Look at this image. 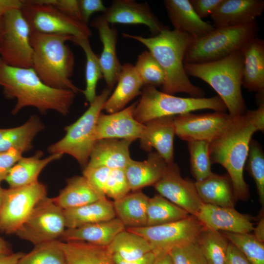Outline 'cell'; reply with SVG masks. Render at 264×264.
Returning a JSON list of instances; mask_svg holds the SVG:
<instances>
[{"label":"cell","instance_id":"cell-53","mask_svg":"<svg viewBox=\"0 0 264 264\" xmlns=\"http://www.w3.org/2000/svg\"><path fill=\"white\" fill-rule=\"evenodd\" d=\"M24 254L22 252L10 254L0 253V264H17Z\"/></svg>","mask_w":264,"mask_h":264},{"label":"cell","instance_id":"cell-10","mask_svg":"<svg viewBox=\"0 0 264 264\" xmlns=\"http://www.w3.org/2000/svg\"><path fill=\"white\" fill-rule=\"evenodd\" d=\"M22 13L31 32L68 35L88 38L91 31L88 24L73 18L51 5L40 0H22Z\"/></svg>","mask_w":264,"mask_h":264},{"label":"cell","instance_id":"cell-32","mask_svg":"<svg viewBox=\"0 0 264 264\" xmlns=\"http://www.w3.org/2000/svg\"><path fill=\"white\" fill-rule=\"evenodd\" d=\"M101 198L83 176H74L67 179L66 185L59 195L52 198L63 210L80 207Z\"/></svg>","mask_w":264,"mask_h":264},{"label":"cell","instance_id":"cell-30","mask_svg":"<svg viewBox=\"0 0 264 264\" xmlns=\"http://www.w3.org/2000/svg\"><path fill=\"white\" fill-rule=\"evenodd\" d=\"M64 214L66 229L109 220L116 217L113 202L106 198L80 207L65 210Z\"/></svg>","mask_w":264,"mask_h":264},{"label":"cell","instance_id":"cell-21","mask_svg":"<svg viewBox=\"0 0 264 264\" xmlns=\"http://www.w3.org/2000/svg\"><path fill=\"white\" fill-rule=\"evenodd\" d=\"M264 10L263 0H223L211 17L215 27L237 26L255 22Z\"/></svg>","mask_w":264,"mask_h":264},{"label":"cell","instance_id":"cell-20","mask_svg":"<svg viewBox=\"0 0 264 264\" xmlns=\"http://www.w3.org/2000/svg\"><path fill=\"white\" fill-rule=\"evenodd\" d=\"M91 26L95 28L99 33L103 44V50L99 57V62L103 77L111 90L117 82L122 69L116 54L117 31L110 27L109 23L103 15L96 17L91 23Z\"/></svg>","mask_w":264,"mask_h":264},{"label":"cell","instance_id":"cell-39","mask_svg":"<svg viewBox=\"0 0 264 264\" xmlns=\"http://www.w3.org/2000/svg\"><path fill=\"white\" fill-rule=\"evenodd\" d=\"M61 243L57 240L35 245L31 251L23 254L17 264H66Z\"/></svg>","mask_w":264,"mask_h":264},{"label":"cell","instance_id":"cell-25","mask_svg":"<svg viewBox=\"0 0 264 264\" xmlns=\"http://www.w3.org/2000/svg\"><path fill=\"white\" fill-rule=\"evenodd\" d=\"M125 226L118 219L66 229L60 238L64 242L80 241L108 246L115 237L125 230Z\"/></svg>","mask_w":264,"mask_h":264},{"label":"cell","instance_id":"cell-29","mask_svg":"<svg viewBox=\"0 0 264 264\" xmlns=\"http://www.w3.org/2000/svg\"><path fill=\"white\" fill-rule=\"evenodd\" d=\"M195 184L204 203L234 208L236 200L228 174L218 175L212 173L203 180L196 181Z\"/></svg>","mask_w":264,"mask_h":264},{"label":"cell","instance_id":"cell-55","mask_svg":"<svg viewBox=\"0 0 264 264\" xmlns=\"http://www.w3.org/2000/svg\"><path fill=\"white\" fill-rule=\"evenodd\" d=\"M154 264H174L169 253L155 256Z\"/></svg>","mask_w":264,"mask_h":264},{"label":"cell","instance_id":"cell-13","mask_svg":"<svg viewBox=\"0 0 264 264\" xmlns=\"http://www.w3.org/2000/svg\"><path fill=\"white\" fill-rule=\"evenodd\" d=\"M46 194V186L39 181L4 189L0 209V231L6 234L15 233L37 203L47 197Z\"/></svg>","mask_w":264,"mask_h":264},{"label":"cell","instance_id":"cell-38","mask_svg":"<svg viewBox=\"0 0 264 264\" xmlns=\"http://www.w3.org/2000/svg\"><path fill=\"white\" fill-rule=\"evenodd\" d=\"M71 42L80 46L86 56V86L82 93L84 94L86 100L90 104L97 96L96 89L97 83L103 77L99 58L92 50L88 38L73 37Z\"/></svg>","mask_w":264,"mask_h":264},{"label":"cell","instance_id":"cell-40","mask_svg":"<svg viewBox=\"0 0 264 264\" xmlns=\"http://www.w3.org/2000/svg\"><path fill=\"white\" fill-rule=\"evenodd\" d=\"M209 143L205 141L187 142L191 171L196 181L203 180L213 173L209 152Z\"/></svg>","mask_w":264,"mask_h":264},{"label":"cell","instance_id":"cell-19","mask_svg":"<svg viewBox=\"0 0 264 264\" xmlns=\"http://www.w3.org/2000/svg\"><path fill=\"white\" fill-rule=\"evenodd\" d=\"M175 116L157 118L147 122L139 139L141 148L150 152L155 149L167 164L174 162Z\"/></svg>","mask_w":264,"mask_h":264},{"label":"cell","instance_id":"cell-58","mask_svg":"<svg viewBox=\"0 0 264 264\" xmlns=\"http://www.w3.org/2000/svg\"><path fill=\"white\" fill-rule=\"evenodd\" d=\"M3 15V14L0 10V34L1 30V27H2V16Z\"/></svg>","mask_w":264,"mask_h":264},{"label":"cell","instance_id":"cell-23","mask_svg":"<svg viewBox=\"0 0 264 264\" xmlns=\"http://www.w3.org/2000/svg\"><path fill=\"white\" fill-rule=\"evenodd\" d=\"M242 57V86L250 91H264V41L255 37L240 50Z\"/></svg>","mask_w":264,"mask_h":264},{"label":"cell","instance_id":"cell-27","mask_svg":"<svg viewBox=\"0 0 264 264\" xmlns=\"http://www.w3.org/2000/svg\"><path fill=\"white\" fill-rule=\"evenodd\" d=\"M112 94L105 103L103 110L109 114L124 109L132 100L141 95L144 84L134 66L130 63L122 65V69Z\"/></svg>","mask_w":264,"mask_h":264},{"label":"cell","instance_id":"cell-41","mask_svg":"<svg viewBox=\"0 0 264 264\" xmlns=\"http://www.w3.org/2000/svg\"><path fill=\"white\" fill-rule=\"evenodd\" d=\"M229 242L239 249L251 264H264V242L253 234L222 232Z\"/></svg>","mask_w":264,"mask_h":264},{"label":"cell","instance_id":"cell-36","mask_svg":"<svg viewBox=\"0 0 264 264\" xmlns=\"http://www.w3.org/2000/svg\"><path fill=\"white\" fill-rule=\"evenodd\" d=\"M189 213L160 195L149 198L147 209V225L170 223L187 218Z\"/></svg>","mask_w":264,"mask_h":264},{"label":"cell","instance_id":"cell-57","mask_svg":"<svg viewBox=\"0 0 264 264\" xmlns=\"http://www.w3.org/2000/svg\"><path fill=\"white\" fill-rule=\"evenodd\" d=\"M3 191H4V189L2 188L0 186V209L2 202Z\"/></svg>","mask_w":264,"mask_h":264},{"label":"cell","instance_id":"cell-9","mask_svg":"<svg viewBox=\"0 0 264 264\" xmlns=\"http://www.w3.org/2000/svg\"><path fill=\"white\" fill-rule=\"evenodd\" d=\"M30 34V26L21 8L4 14L0 34V58L4 63L17 67H32Z\"/></svg>","mask_w":264,"mask_h":264},{"label":"cell","instance_id":"cell-5","mask_svg":"<svg viewBox=\"0 0 264 264\" xmlns=\"http://www.w3.org/2000/svg\"><path fill=\"white\" fill-rule=\"evenodd\" d=\"M188 75L209 85L224 103L228 113L238 118L246 111L242 93V57L241 50L215 61L184 64Z\"/></svg>","mask_w":264,"mask_h":264},{"label":"cell","instance_id":"cell-8","mask_svg":"<svg viewBox=\"0 0 264 264\" xmlns=\"http://www.w3.org/2000/svg\"><path fill=\"white\" fill-rule=\"evenodd\" d=\"M110 93V90L106 88L97 95L88 109L75 122L65 127V135L50 145L48 152L51 154H68L84 169L97 141L95 130L97 119Z\"/></svg>","mask_w":264,"mask_h":264},{"label":"cell","instance_id":"cell-22","mask_svg":"<svg viewBox=\"0 0 264 264\" xmlns=\"http://www.w3.org/2000/svg\"><path fill=\"white\" fill-rule=\"evenodd\" d=\"M164 3L174 30L196 39L215 28L196 14L190 0H165Z\"/></svg>","mask_w":264,"mask_h":264},{"label":"cell","instance_id":"cell-12","mask_svg":"<svg viewBox=\"0 0 264 264\" xmlns=\"http://www.w3.org/2000/svg\"><path fill=\"white\" fill-rule=\"evenodd\" d=\"M203 226L193 215L163 224L127 227L126 230L139 235L149 243L155 256L169 253L174 247L194 242Z\"/></svg>","mask_w":264,"mask_h":264},{"label":"cell","instance_id":"cell-44","mask_svg":"<svg viewBox=\"0 0 264 264\" xmlns=\"http://www.w3.org/2000/svg\"><path fill=\"white\" fill-rule=\"evenodd\" d=\"M169 254L174 264H208L196 241L175 246Z\"/></svg>","mask_w":264,"mask_h":264},{"label":"cell","instance_id":"cell-4","mask_svg":"<svg viewBox=\"0 0 264 264\" xmlns=\"http://www.w3.org/2000/svg\"><path fill=\"white\" fill-rule=\"evenodd\" d=\"M73 37L68 35L31 32L32 67L46 85L57 89H70L77 93L83 90L70 79L73 73L74 57L66 44L71 41Z\"/></svg>","mask_w":264,"mask_h":264},{"label":"cell","instance_id":"cell-17","mask_svg":"<svg viewBox=\"0 0 264 264\" xmlns=\"http://www.w3.org/2000/svg\"><path fill=\"white\" fill-rule=\"evenodd\" d=\"M196 217L204 228L218 231L249 233L254 228L253 218L235 208L204 203Z\"/></svg>","mask_w":264,"mask_h":264},{"label":"cell","instance_id":"cell-45","mask_svg":"<svg viewBox=\"0 0 264 264\" xmlns=\"http://www.w3.org/2000/svg\"><path fill=\"white\" fill-rule=\"evenodd\" d=\"M130 191L125 169L111 170L105 187V196L114 201L123 198Z\"/></svg>","mask_w":264,"mask_h":264},{"label":"cell","instance_id":"cell-31","mask_svg":"<svg viewBox=\"0 0 264 264\" xmlns=\"http://www.w3.org/2000/svg\"><path fill=\"white\" fill-rule=\"evenodd\" d=\"M44 129L37 115H31L23 125L15 128L0 129V152L11 149L22 153L30 150L34 137Z\"/></svg>","mask_w":264,"mask_h":264},{"label":"cell","instance_id":"cell-28","mask_svg":"<svg viewBox=\"0 0 264 264\" xmlns=\"http://www.w3.org/2000/svg\"><path fill=\"white\" fill-rule=\"evenodd\" d=\"M61 153L52 154L41 158L42 151H38L32 156L22 157L10 169L5 180L9 188H14L29 185L38 181V176L42 171L50 162L63 156Z\"/></svg>","mask_w":264,"mask_h":264},{"label":"cell","instance_id":"cell-18","mask_svg":"<svg viewBox=\"0 0 264 264\" xmlns=\"http://www.w3.org/2000/svg\"><path fill=\"white\" fill-rule=\"evenodd\" d=\"M109 23L142 24L155 36L166 27L159 22L147 3L132 0H116L103 15Z\"/></svg>","mask_w":264,"mask_h":264},{"label":"cell","instance_id":"cell-2","mask_svg":"<svg viewBox=\"0 0 264 264\" xmlns=\"http://www.w3.org/2000/svg\"><path fill=\"white\" fill-rule=\"evenodd\" d=\"M0 86L6 98L16 99L12 110L13 115L22 108L30 106L43 114L53 110L66 116L69 112L76 94L70 89H57L46 85L32 67L10 66L0 58Z\"/></svg>","mask_w":264,"mask_h":264},{"label":"cell","instance_id":"cell-51","mask_svg":"<svg viewBox=\"0 0 264 264\" xmlns=\"http://www.w3.org/2000/svg\"><path fill=\"white\" fill-rule=\"evenodd\" d=\"M224 264H251L243 253L229 242Z\"/></svg>","mask_w":264,"mask_h":264},{"label":"cell","instance_id":"cell-48","mask_svg":"<svg viewBox=\"0 0 264 264\" xmlns=\"http://www.w3.org/2000/svg\"><path fill=\"white\" fill-rule=\"evenodd\" d=\"M22 154L15 149L0 152V183L5 180L12 167L22 157Z\"/></svg>","mask_w":264,"mask_h":264},{"label":"cell","instance_id":"cell-15","mask_svg":"<svg viewBox=\"0 0 264 264\" xmlns=\"http://www.w3.org/2000/svg\"><path fill=\"white\" fill-rule=\"evenodd\" d=\"M159 195L196 217L204 202L195 182L182 177L178 165L167 164L160 179L154 185Z\"/></svg>","mask_w":264,"mask_h":264},{"label":"cell","instance_id":"cell-34","mask_svg":"<svg viewBox=\"0 0 264 264\" xmlns=\"http://www.w3.org/2000/svg\"><path fill=\"white\" fill-rule=\"evenodd\" d=\"M66 264H115L107 246L80 241L61 242Z\"/></svg>","mask_w":264,"mask_h":264},{"label":"cell","instance_id":"cell-33","mask_svg":"<svg viewBox=\"0 0 264 264\" xmlns=\"http://www.w3.org/2000/svg\"><path fill=\"white\" fill-rule=\"evenodd\" d=\"M149 198L141 191H134L114 200L113 203L116 216L127 227L146 226Z\"/></svg>","mask_w":264,"mask_h":264},{"label":"cell","instance_id":"cell-43","mask_svg":"<svg viewBox=\"0 0 264 264\" xmlns=\"http://www.w3.org/2000/svg\"><path fill=\"white\" fill-rule=\"evenodd\" d=\"M144 85L163 86L165 81L164 72L152 54L147 50L138 56L134 66Z\"/></svg>","mask_w":264,"mask_h":264},{"label":"cell","instance_id":"cell-54","mask_svg":"<svg viewBox=\"0 0 264 264\" xmlns=\"http://www.w3.org/2000/svg\"><path fill=\"white\" fill-rule=\"evenodd\" d=\"M254 235L260 242H264V218L262 217L256 227L254 228Z\"/></svg>","mask_w":264,"mask_h":264},{"label":"cell","instance_id":"cell-14","mask_svg":"<svg viewBox=\"0 0 264 264\" xmlns=\"http://www.w3.org/2000/svg\"><path fill=\"white\" fill-rule=\"evenodd\" d=\"M235 118L225 111L177 115L174 117L175 133L187 142L205 141L211 143L223 133Z\"/></svg>","mask_w":264,"mask_h":264},{"label":"cell","instance_id":"cell-26","mask_svg":"<svg viewBox=\"0 0 264 264\" xmlns=\"http://www.w3.org/2000/svg\"><path fill=\"white\" fill-rule=\"evenodd\" d=\"M167 165L156 152H150L147 159L142 161L132 159L125 168L131 191L153 186L160 179Z\"/></svg>","mask_w":264,"mask_h":264},{"label":"cell","instance_id":"cell-37","mask_svg":"<svg viewBox=\"0 0 264 264\" xmlns=\"http://www.w3.org/2000/svg\"><path fill=\"white\" fill-rule=\"evenodd\" d=\"M196 242L208 264H224L229 242L222 232L203 227Z\"/></svg>","mask_w":264,"mask_h":264},{"label":"cell","instance_id":"cell-6","mask_svg":"<svg viewBox=\"0 0 264 264\" xmlns=\"http://www.w3.org/2000/svg\"><path fill=\"white\" fill-rule=\"evenodd\" d=\"M205 109L215 111L227 110L219 96L208 98L179 97L159 91L154 86L144 85L141 98L134 110V117L139 122L145 124L155 118Z\"/></svg>","mask_w":264,"mask_h":264},{"label":"cell","instance_id":"cell-50","mask_svg":"<svg viewBox=\"0 0 264 264\" xmlns=\"http://www.w3.org/2000/svg\"><path fill=\"white\" fill-rule=\"evenodd\" d=\"M222 1L223 0H190L194 11L202 19L209 16H211Z\"/></svg>","mask_w":264,"mask_h":264},{"label":"cell","instance_id":"cell-3","mask_svg":"<svg viewBox=\"0 0 264 264\" xmlns=\"http://www.w3.org/2000/svg\"><path fill=\"white\" fill-rule=\"evenodd\" d=\"M122 35L146 46L160 65L165 75L163 92L171 95L183 92L192 97H203L204 91L191 83L184 69V56L193 39L191 36L167 27L149 38L124 33Z\"/></svg>","mask_w":264,"mask_h":264},{"label":"cell","instance_id":"cell-7","mask_svg":"<svg viewBox=\"0 0 264 264\" xmlns=\"http://www.w3.org/2000/svg\"><path fill=\"white\" fill-rule=\"evenodd\" d=\"M256 22L232 27H215L208 34L193 39L187 47L184 64L215 61L240 50L250 40L257 37Z\"/></svg>","mask_w":264,"mask_h":264},{"label":"cell","instance_id":"cell-24","mask_svg":"<svg viewBox=\"0 0 264 264\" xmlns=\"http://www.w3.org/2000/svg\"><path fill=\"white\" fill-rule=\"evenodd\" d=\"M132 142L115 138L97 140L86 167H105L111 170L125 169L132 160L129 150Z\"/></svg>","mask_w":264,"mask_h":264},{"label":"cell","instance_id":"cell-11","mask_svg":"<svg viewBox=\"0 0 264 264\" xmlns=\"http://www.w3.org/2000/svg\"><path fill=\"white\" fill-rule=\"evenodd\" d=\"M66 229L64 210L47 197L40 201L15 234L34 245L57 240Z\"/></svg>","mask_w":264,"mask_h":264},{"label":"cell","instance_id":"cell-46","mask_svg":"<svg viewBox=\"0 0 264 264\" xmlns=\"http://www.w3.org/2000/svg\"><path fill=\"white\" fill-rule=\"evenodd\" d=\"M111 169L105 167H85L83 176L101 198H105V185Z\"/></svg>","mask_w":264,"mask_h":264},{"label":"cell","instance_id":"cell-52","mask_svg":"<svg viewBox=\"0 0 264 264\" xmlns=\"http://www.w3.org/2000/svg\"><path fill=\"white\" fill-rule=\"evenodd\" d=\"M115 264H154L155 256L153 252H150L143 257L133 261L124 260L116 255H111Z\"/></svg>","mask_w":264,"mask_h":264},{"label":"cell","instance_id":"cell-1","mask_svg":"<svg viewBox=\"0 0 264 264\" xmlns=\"http://www.w3.org/2000/svg\"><path fill=\"white\" fill-rule=\"evenodd\" d=\"M258 107L246 110L235 118L217 139L209 143L212 163L222 166L230 178L236 200H247L250 197L248 186L243 177L252 136L264 130V97H257Z\"/></svg>","mask_w":264,"mask_h":264},{"label":"cell","instance_id":"cell-49","mask_svg":"<svg viewBox=\"0 0 264 264\" xmlns=\"http://www.w3.org/2000/svg\"><path fill=\"white\" fill-rule=\"evenodd\" d=\"M78 3L83 21L87 24L92 14L97 12L104 13L107 9L101 0H79Z\"/></svg>","mask_w":264,"mask_h":264},{"label":"cell","instance_id":"cell-47","mask_svg":"<svg viewBox=\"0 0 264 264\" xmlns=\"http://www.w3.org/2000/svg\"><path fill=\"white\" fill-rule=\"evenodd\" d=\"M40 1L43 3L51 5L65 14L84 22L81 16L78 0H40Z\"/></svg>","mask_w":264,"mask_h":264},{"label":"cell","instance_id":"cell-56","mask_svg":"<svg viewBox=\"0 0 264 264\" xmlns=\"http://www.w3.org/2000/svg\"><path fill=\"white\" fill-rule=\"evenodd\" d=\"M12 251L9 244L0 236V253L10 254Z\"/></svg>","mask_w":264,"mask_h":264},{"label":"cell","instance_id":"cell-35","mask_svg":"<svg viewBox=\"0 0 264 264\" xmlns=\"http://www.w3.org/2000/svg\"><path fill=\"white\" fill-rule=\"evenodd\" d=\"M111 255L130 261L152 252L148 241L141 236L126 229L119 233L107 246Z\"/></svg>","mask_w":264,"mask_h":264},{"label":"cell","instance_id":"cell-42","mask_svg":"<svg viewBox=\"0 0 264 264\" xmlns=\"http://www.w3.org/2000/svg\"><path fill=\"white\" fill-rule=\"evenodd\" d=\"M253 178L257 188L259 201L264 207V153L259 143L251 139L244 167Z\"/></svg>","mask_w":264,"mask_h":264},{"label":"cell","instance_id":"cell-16","mask_svg":"<svg viewBox=\"0 0 264 264\" xmlns=\"http://www.w3.org/2000/svg\"><path fill=\"white\" fill-rule=\"evenodd\" d=\"M137 102L128 107L109 114L100 113L97 120L95 138L125 139L132 142L139 139L145 124L134 117V110Z\"/></svg>","mask_w":264,"mask_h":264}]
</instances>
